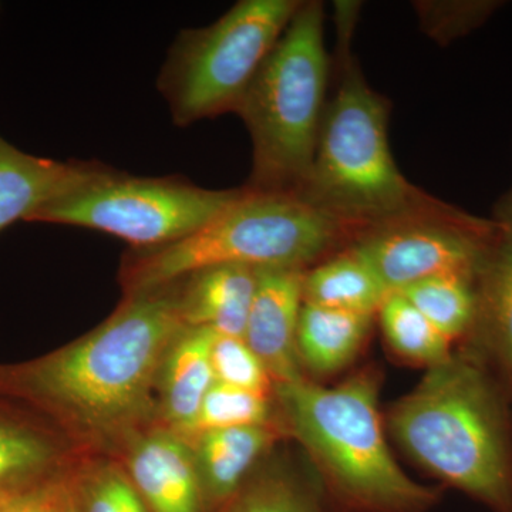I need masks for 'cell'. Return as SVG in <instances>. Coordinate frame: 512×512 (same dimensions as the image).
<instances>
[{"mask_svg":"<svg viewBox=\"0 0 512 512\" xmlns=\"http://www.w3.org/2000/svg\"><path fill=\"white\" fill-rule=\"evenodd\" d=\"M184 328L175 284L126 295L99 328L42 359L0 373V386L79 439L124 444L157 417L161 365Z\"/></svg>","mask_w":512,"mask_h":512,"instance_id":"6da1fadb","label":"cell"},{"mask_svg":"<svg viewBox=\"0 0 512 512\" xmlns=\"http://www.w3.org/2000/svg\"><path fill=\"white\" fill-rule=\"evenodd\" d=\"M505 389L471 346L431 366L389 416L393 436L413 460L494 512H512Z\"/></svg>","mask_w":512,"mask_h":512,"instance_id":"7a4b0ae2","label":"cell"},{"mask_svg":"<svg viewBox=\"0 0 512 512\" xmlns=\"http://www.w3.org/2000/svg\"><path fill=\"white\" fill-rule=\"evenodd\" d=\"M299 197L353 231L446 218L456 208L427 197L400 173L389 144V106L355 64L326 104L318 146Z\"/></svg>","mask_w":512,"mask_h":512,"instance_id":"3957f363","label":"cell"},{"mask_svg":"<svg viewBox=\"0 0 512 512\" xmlns=\"http://www.w3.org/2000/svg\"><path fill=\"white\" fill-rule=\"evenodd\" d=\"M286 427L318 464L330 491L353 512H423L437 500L399 467L384 439L375 377L336 387L302 379L275 384Z\"/></svg>","mask_w":512,"mask_h":512,"instance_id":"277c9868","label":"cell"},{"mask_svg":"<svg viewBox=\"0 0 512 512\" xmlns=\"http://www.w3.org/2000/svg\"><path fill=\"white\" fill-rule=\"evenodd\" d=\"M348 228L292 192L244 187L237 200L190 237L134 249L121 268L126 295L154 291L214 266L302 268L326 254Z\"/></svg>","mask_w":512,"mask_h":512,"instance_id":"5b68a950","label":"cell"},{"mask_svg":"<svg viewBox=\"0 0 512 512\" xmlns=\"http://www.w3.org/2000/svg\"><path fill=\"white\" fill-rule=\"evenodd\" d=\"M323 6L302 2L239 100L252 141L254 191L301 192L311 171L328 89Z\"/></svg>","mask_w":512,"mask_h":512,"instance_id":"8992f818","label":"cell"},{"mask_svg":"<svg viewBox=\"0 0 512 512\" xmlns=\"http://www.w3.org/2000/svg\"><path fill=\"white\" fill-rule=\"evenodd\" d=\"M301 3L242 0L210 26L181 30L157 80L174 123L234 111Z\"/></svg>","mask_w":512,"mask_h":512,"instance_id":"52a82bcc","label":"cell"},{"mask_svg":"<svg viewBox=\"0 0 512 512\" xmlns=\"http://www.w3.org/2000/svg\"><path fill=\"white\" fill-rule=\"evenodd\" d=\"M242 191L208 190L180 177H134L101 164L89 180L40 208L29 222L94 229L133 249L160 248L205 227Z\"/></svg>","mask_w":512,"mask_h":512,"instance_id":"ba28073f","label":"cell"},{"mask_svg":"<svg viewBox=\"0 0 512 512\" xmlns=\"http://www.w3.org/2000/svg\"><path fill=\"white\" fill-rule=\"evenodd\" d=\"M500 245L493 220L458 211L451 217L417 218L372 229L352 248L392 293L431 276L477 279Z\"/></svg>","mask_w":512,"mask_h":512,"instance_id":"9c48e42d","label":"cell"},{"mask_svg":"<svg viewBox=\"0 0 512 512\" xmlns=\"http://www.w3.org/2000/svg\"><path fill=\"white\" fill-rule=\"evenodd\" d=\"M245 342L275 384L303 379L298 355L299 316L303 306L302 268H259Z\"/></svg>","mask_w":512,"mask_h":512,"instance_id":"30bf717a","label":"cell"},{"mask_svg":"<svg viewBox=\"0 0 512 512\" xmlns=\"http://www.w3.org/2000/svg\"><path fill=\"white\" fill-rule=\"evenodd\" d=\"M126 473L150 512H204L190 443L174 431H141L126 443Z\"/></svg>","mask_w":512,"mask_h":512,"instance_id":"8fae6325","label":"cell"},{"mask_svg":"<svg viewBox=\"0 0 512 512\" xmlns=\"http://www.w3.org/2000/svg\"><path fill=\"white\" fill-rule=\"evenodd\" d=\"M101 167L93 161H63L32 156L0 136V232L20 220L29 222L45 207Z\"/></svg>","mask_w":512,"mask_h":512,"instance_id":"7c38bea8","label":"cell"},{"mask_svg":"<svg viewBox=\"0 0 512 512\" xmlns=\"http://www.w3.org/2000/svg\"><path fill=\"white\" fill-rule=\"evenodd\" d=\"M214 330L185 328L165 353L157 384V419L178 436L190 427L215 384L211 366Z\"/></svg>","mask_w":512,"mask_h":512,"instance_id":"4fadbf2b","label":"cell"},{"mask_svg":"<svg viewBox=\"0 0 512 512\" xmlns=\"http://www.w3.org/2000/svg\"><path fill=\"white\" fill-rule=\"evenodd\" d=\"M187 328H207L244 339L256 286L255 268L241 265L202 269L175 282Z\"/></svg>","mask_w":512,"mask_h":512,"instance_id":"5bb4252c","label":"cell"},{"mask_svg":"<svg viewBox=\"0 0 512 512\" xmlns=\"http://www.w3.org/2000/svg\"><path fill=\"white\" fill-rule=\"evenodd\" d=\"M275 427L214 430L188 440L204 495L205 510L224 507L244 487L251 468L276 440Z\"/></svg>","mask_w":512,"mask_h":512,"instance_id":"9a60e30c","label":"cell"},{"mask_svg":"<svg viewBox=\"0 0 512 512\" xmlns=\"http://www.w3.org/2000/svg\"><path fill=\"white\" fill-rule=\"evenodd\" d=\"M478 313L471 338L512 392V252L498 247L477 278Z\"/></svg>","mask_w":512,"mask_h":512,"instance_id":"2e32d148","label":"cell"},{"mask_svg":"<svg viewBox=\"0 0 512 512\" xmlns=\"http://www.w3.org/2000/svg\"><path fill=\"white\" fill-rule=\"evenodd\" d=\"M372 320L373 315L303 303L296 335L299 360L320 376L345 369L362 348Z\"/></svg>","mask_w":512,"mask_h":512,"instance_id":"e0dca14e","label":"cell"},{"mask_svg":"<svg viewBox=\"0 0 512 512\" xmlns=\"http://www.w3.org/2000/svg\"><path fill=\"white\" fill-rule=\"evenodd\" d=\"M389 292L355 249L305 272L303 303L375 315Z\"/></svg>","mask_w":512,"mask_h":512,"instance_id":"ac0fdd59","label":"cell"},{"mask_svg":"<svg viewBox=\"0 0 512 512\" xmlns=\"http://www.w3.org/2000/svg\"><path fill=\"white\" fill-rule=\"evenodd\" d=\"M399 293L451 342L473 335L478 313L477 279L431 276L406 286Z\"/></svg>","mask_w":512,"mask_h":512,"instance_id":"d6986e66","label":"cell"},{"mask_svg":"<svg viewBox=\"0 0 512 512\" xmlns=\"http://www.w3.org/2000/svg\"><path fill=\"white\" fill-rule=\"evenodd\" d=\"M59 448L42 430L0 416V493H13L56 473Z\"/></svg>","mask_w":512,"mask_h":512,"instance_id":"ffe728a7","label":"cell"},{"mask_svg":"<svg viewBox=\"0 0 512 512\" xmlns=\"http://www.w3.org/2000/svg\"><path fill=\"white\" fill-rule=\"evenodd\" d=\"M377 313L390 348L404 359L431 367L453 355V342L402 293H389Z\"/></svg>","mask_w":512,"mask_h":512,"instance_id":"44dd1931","label":"cell"},{"mask_svg":"<svg viewBox=\"0 0 512 512\" xmlns=\"http://www.w3.org/2000/svg\"><path fill=\"white\" fill-rule=\"evenodd\" d=\"M269 417V397L215 382L197 417L181 437L188 441L207 431L265 426L269 424Z\"/></svg>","mask_w":512,"mask_h":512,"instance_id":"7402d4cb","label":"cell"},{"mask_svg":"<svg viewBox=\"0 0 512 512\" xmlns=\"http://www.w3.org/2000/svg\"><path fill=\"white\" fill-rule=\"evenodd\" d=\"M77 512H150L123 466L99 461L73 476Z\"/></svg>","mask_w":512,"mask_h":512,"instance_id":"603a6c76","label":"cell"},{"mask_svg":"<svg viewBox=\"0 0 512 512\" xmlns=\"http://www.w3.org/2000/svg\"><path fill=\"white\" fill-rule=\"evenodd\" d=\"M215 382L269 397L274 382L245 339L215 333L211 346Z\"/></svg>","mask_w":512,"mask_h":512,"instance_id":"cb8c5ba5","label":"cell"},{"mask_svg":"<svg viewBox=\"0 0 512 512\" xmlns=\"http://www.w3.org/2000/svg\"><path fill=\"white\" fill-rule=\"evenodd\" d=\"M222 512H319L311 497L284 477L245 484Z\"/></svg>","mask_w":512,"mask_h":512,"instance_id":"d4e9b609","label":"cell"},{"mask_svg":"<svg viewBox=\"0 0 512 512\" xmlns=\"http://www.w3.org/2000/svg\"><path fill=\"white\" fill-rule=\"evenodd\" d=\"M0 512H77L73 476L53 473L9 494Z\"/></svg>","mask_w":512,"mask_h":512,"instance_id":"484cf974","label":"cell"},{"mask_svg":"<svg viewBox=\"0 0 512 512\" xmlns=\"http://www.w3.org/2000/svg\"><path fill=\"white\" fill-rule=\"evenodd\" d=\"M493 221L500 231L501 247L512 252V185L495 205Z\"/></svg>","mask_w":512,"mask_h":512,"instance_id":"4316f807","label":"cell"},{"mask_svg":"<svg viewBox=\"0 0 512 512\" xmlns=\"http://www.w3.org/2000/svg\"><path fill=\"white\" fill-rule=\"evenodd\" d=\"M15 493V491H13ZM9 494L12 493H0V503H2L3 500H5L6 497H8Z\"/></svg>","mask_w":512,"mask_h":512,"instance_id":"83f0119b","label":"cell"}]
</instances>
